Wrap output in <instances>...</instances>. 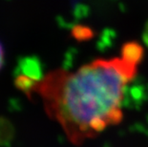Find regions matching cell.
Segmentation results:
<instances>
[{"label": "cell", "instance_id": "obj_1", "mask_svg": "<svg viewBox=\"0 0 148 147\" xmlns=\"http://www.w3.org/2000/svg\"><path fill=\"white\" fill-rule=\"evenodd\" d=\"M143 53L140 45L131 42L119 57L97 59L74 72L56 69L40 77L20 76L16 85L37 94L49 117L79 145L121 121L124 91L136 76Z\"/></svg>", "mask_w": 148, "mask_h": 147}, {"label": "cell", "instance_id": "obj_2", "mask_svg": "<svg viewBox=\"0 0 148 147\" xmlns=\"http://www.w3.org/2000/svg\"><path fill=\"white\" fill-rule=\"evenodd\" d=\"M4 62H5V52L1 42H0V70H1L3 65H4Z\"/></svg>", "mask_w": 148, "mask_h": 147}]
</instances>
